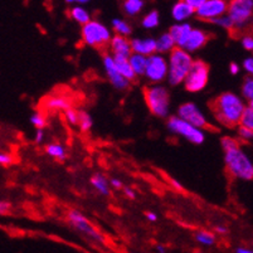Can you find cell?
<instances>
[{
    "label": "cell",
    "instance_id": "6da1fadb",
    "mask_svg": "<svg viewBox=\"0 0 253 253\" xmlns=\"http://www.w3.org/2000/svg\"><path fill=\"white\" fill-rule=\"evenodd\" d=\"M211 107L218 123L225 127H238L247 105L241 96L224 92L211 103Z\"/></svg>",
    "mask_w": 253,
    "mask_h": 253
},
{
    "label": "cell",
    "instance_id": "3957f363",
    "mask_svg": "<svg viewBox=\"0 0 253 253\" xmlns=\"http://www.w3.org/2000/svg\"><path fill=\"white\" fill-rule=\"evenodd\" d=\"M169 75L168 82L171 86H179L184 84L185 78L189 75L193 67L194 59L192 53L186 52L181 48H175L169 54Z\"/></svg>",
    "mask_w": 253,
    "mask_h": 253
},
{
    "label": "cell",
    "instance_id": "db71d44e",
    "mask_svg": "<svg viewBox=\"0 0 253 253\" xmlns=\"http://www.w3.org/2000/svg\"><path fill=\"white\" fill-rule=\"evenodd\" d=\"M248 105H250L251 107H252V109H253V102H250V103H248Z\"/></svg>",
    "mask_w": 253,
    "mask_h": 253
},
{
    "label": "cell",
    "instance_id": "7c38bea8",
    "mask_svg": "<svg viewBox=\"0 0 253 253\" xmlns=\"http://www.w3.org/2000/svg\"><path fill=\"white\" fill-rule=\"evenodd\" d=\"M176 116L183 119L186 123L192 124L195 127L202 128V130H204V128L209 126L207 116L194 102H185L179 106L178 111H176Z\"/></svg>",
    "mask_w": 253,
    "mask_h": 253
},
{
    "label": "cell",
    "instance_id": "30bf717a",
    "mask_svg": "<svg viewBox=\"0 0 253 253\" xmlns=\"http://www.w3.org/2000/svg\"><path fill=\"white\" fill-rule=\"evenodd\" d=\"M67 219L70 222V224L72 225L73 228L77 229L80 233L84 234L86 237L91 238L92 241H96V242H103V237L97 229L91 224L88 219H87L86 215H84L80 211H76V209H71L67 214Z\"/></svg>",
    "mask_w": 253,
    "mask_h": 253
},
{
    "label": "cell",
    "instance_id": "7dc6e473",
    "mask_svg": "<svg viewBox=\"0 0 253 253\" xmlns=\"http://www.w3.org/2000/svg\"><path fill=\"white\" fill-rule=\"evenodd\" d=\"M9 209H10V204L5 201H1V203H0V211H1V214H6Z\"/></svg>",
    "mask_w": 253,
    "mask_h": 253
},
{
    "label": "cell",
    "instance_id": "5bb4252c",
    "mask_svg": "<svg viewBox=\"0 0 253 253\" xmlns=\"http://www.w3.org/2000/svg\"><path fill=\"white\" fill-rule=\"evenodd\" d=\"M209 41V34L207 33L204 29L201 28H193L192 32H190L189 37L186 39L185 44L181 49L186 50V52L193 53L197 52V50L202 49L204 45L208 43Z\"/></svg>",
    "mask_w": 253,
    "mask_h": 253
},
{
    "label": "cell",
    "instance_id": "d590c367",
    "mask_svg": "<svg viewBox=\"0 0 253 253\" xmlns=\"http://www.w3.org/2000/svg\"><path fill=\"white\" fill-rule=\"evenodd\" d=\"M64 119L71 125H78V123H80V111L75 109L67 110V111L64 112Z\"/></svg>",
    "mask_w": 253,
    "mask_h": 253
},
{
    "label": "cell",
    "instance_id": "d6a6232c",
    "mask_svg": "<svg viewBox=\"0 0 253 253\" xmlns=\"http://www.w3.org/2000/svg\"><path fill=\"white\" fill-rule=\"evenodd\" d=\"M241 126H245V127L253 131V109L250 105H247V109L243 114L242 120H241Z\"/></svg>",
    "mask_w": 253,
    "mask_h": 253
},
{
    "label": "cell",
    "instance_id": "d4e9b609",
    "mask_svg": "<svg viewBox=\"0 0 253 253\" xmlns=\"http://www.w3.org/2000/svg\"><path fill=\"white\" fill-rule=\"evenodd\" d=\"M145 8L144 0H125L123 3V10L127 17H136Z\"/></svg>",
    "mask_w": 253,
    "mask_h": 253
},
{
    "label": "cell",
    "instance_id": "4dcf8cb0",
    "mask_svg": "<svg viewBox=\"0 0 253 253\" xmlns=\"http://www.w3.org/2000/svg\"><path fill=\"white\" fill-rule=\"evenodd\" d=\"M78 126L81 128L84 132H87L92 128L93 126V120H92V116L86 111H80V123H78Z\"/></svg>",
    "mask_w": 253,
    "mask_h": 253
},
{
    "label": "cell",
    "instance_id": "c3c4849f",
    "mask_svg": "<svg viewBox=\"0 0 253 253\" xmlns=\"http://www.w3.org/2000/svg\"><path fill=\"white\" fill-rule=\"evenodd\" d=\"M170 184H171V186L175 190H179V192H180V190H183V185H181L180 181H178L176 179L170 178Z\"/></svg>",
    "mask_w": 253,
    "mask_h": 253
},
{
    "label": "cell",
    "instance_id": "484cf974",
    "mask_svg": "<svg viewBox=\"0 0 253 253\" xmlns=\"http://www.w3.org/2000/svg\"><path fill=\"white\" fill-rule=\"evenodd\" d=\"M111 28L114 29V32L116 33V36L125 37L127 38L131 33H132V28L127 22H125L124 19H120V18H114L111 20Z\"/></svg>",
    "mask_w": 253,
    "mask_h": 253
},
{
    "label": "cell",
    "instance_id": "f35d334b",
    "mask_svg": "<svg viewBox=\"0 0 253 253\" xmlns=\"http://www.w3.org/2000/svg\"><path fill=\"white\" fill-rule=\"evenodd\" d=\"M241 43H242V47L245 48L246 50H250V52H252L253 50V36L247 34V36L243 37L242 41H241Z\"/></svg>",
    "mask_w": 253,
    "mask_h": 253
},
{
    "label": "cell",
    "instance_id": "bcb514c9",
    "mask_svg": "<svg viewBox=\"0 0 253 253\" xmlns=\"http://www.w3.org/2000/svg\"><path fill=\"white\" fill-rule=\"evenodd\" d=\"M110 185H111L112 188H115V189H121V188H123V181L117 178H112L111 180H110Z\"/></svg>",
    "mask_w": 253,
    "mask_h": 253
},
{
    "label": "cell",
    "instance_id": "9a60e30c",
    "mask_svg": "<svg viewBox=\"0 0 253 253\" xmlns=\"http://www.w3.org/2000/svg\"><path fill=\"white\" fill-rule=\"evenodd\" d=\"M131 48L132 53L141 54L145 57H150L156 50V39L153 37H144V38H131Z\"/></svg>",
    "mask_w": 253,
    "mask_h": 253
},
{
    "label": "cell",
    "instance_id": "277c9868",
    "mask_svg": "<svg viewBox=\"0 0 253 253\" xmlns=\"http://www.w3.org/2000/svg\"><path fill=\"white\" fill-rule=\"evenodd\" d=\"M144 100L149 111L159 119H167L170 112V93L163 84L145 87Z\"/></svg>",
    "mask_w": 253,
    "mask_h": 253
},
{
    "label": "cell",
    "instance_id": "8992f818",
    "mask_svg": "<svg viewBox=\"0 0 253 253\" xmlns=\"http://www.w3.org/2000/svg\"><path fill=\"white\" fill-rule=\"evenodd\" d=\"M168 128L174 135L184 137L189 142L195 145H202L206 141V132L202 128L193 126L192 124L186 123L178 116H171L167 123Z\"/></svg>",
    "mask_w": 253,
    "mask_h": 253
},
{
    "label": "cell",
    "instance_id": "9c48e42d",
    "mask_svg": "<svg viewBox=\"0 0 253 253\" xmlns=\"http://www.w3.org/2000/svg\"><path fill=\"white\" fill-rule=\"evenodd\" d=\"M169 75V62L163 54L155 53L148 58V67L144 77L153 84H160L164 80H168Z\"/></svg>",
    "mask_w": 253,
    "mask_h": 253
},
{
    "label": "cell",
    "instance_id": "f6af8a7d",
    "mask_svg": "<svg viewBox=\"0 0 253 253\" xmlns=\"http://www.w3.org/2000/svg\"><path fill=\"white\" fill-rule=\"evenodd\" d=\"M66 3L68 4V5H81V6H84V5H87V4H89V1L88 0H67V1H66Z\"/></svg>",
    "mask_w": 253,
    "mask_h": 253
},
{
    "label": "cell",
    "instance_id": "1f68e13d",
    "mask_svg": "<svg viewBox=\"0 0 253 253\" xmlns=\"http://www.w3.org/2000/svg\"><path fill=\"white\" fill-rule=\"evenodd\" d=\"M213 24L218 25L219 28L225 29V31H229V32L233 31L234 29V24H233V22H232L231 18H229L228 14H225V15H223V17L215 19L214 22H213Z\"/></svg>",
    "mask_w": 253,
    "mask_h": 253
},
{
    "label": "cell",
    "instance_id": "f907efd6",
    "mask_svg": "<svg viewBox=\"0 0 253 253\" xmlns=\"http://www.w3.org/2000/svg\"><path fill=\"white\" fill-rule=\"evenodd\" d=\"M215 231H217L218 233H220V234H225L227 232H228V229L225 228L224 225H217V227H215Z\"/></svg>",
    "mask_w": 253,
    "mask_h": 253
},
{
    "label": "cell",
    "instance_id": "7bdbcfd3",
    "mask_svg": "<svg viewBox=\"0 0 253 253\" xmlns=\"http://www.w3.org/2000/svg\"><path fill=\"white\" fill-rule=\"evenodd\" d=\"M186 1H188V4H189V5L192 6L195 11L201 8L204 3V0H186Z\"/></svg>",
    "mask_w": 253,
    "mask_h": 253
},
{
    "label": "cell",
    "instance_id": "7a4b0ae2",
    "mask_svg": "<svg viewBox=\"0 0 253 253\" xmlns=\"http://www.w3.org/2000/svg\"><path fill=\"white\" fill-rule=\"evenodd\" d=\"M224 164L229 175L239 180H253V162L241 146L224 151Z\"/></svg>",
    "mask_w": 253,
    "mask_h": 253
},
{
    "label": "cell",
    "instance_id": "e0dca14e",
    "mask_svg": "<svg viewBox=\"0 0 253 253\" xmlns=\"http://www.w3.org/2000/svg\"><path fill=\"white\" fill-rule=\"evenodd\" d=\"M195 15V10L188 4L186 0L176 1L171 6V17L176 23H186V20Z\"/></svg>",
    "mask_w": 253,
    "mask_h": 253
},
{
    "label": "cell",
    "instance_id": "816d5d0a",
    "mask_svg": "<svg viewBox=\"0 0 253 253\" xmlns=\"http://www.w3.org/2000/svg\"><path fill=\"white\" fill-rule=\"evenodd\" d=\"M237 253H253L252 250H248L245 247H238L237 248Z\"/></svg>",
    "mask_w": 253,
    "mask_h": 253
},
{
    "label": "cell",
    "instance_id": "7402d4cb",
    "mask_svg": "<svg viewBox=\"0 0 253 253\" xmlns=\"http://www.w3.org/2000/svg\"><path fill=\"white\" fill-rule=\"evenodd\" d=\"M70 17H71V19L75 20L76 23L81 24L82 27H84V25H86L87 23H89L92 20L91 13H89V11L84 8V6H81V5L71 6Z\"/></svg>",
    "mask_w": 253,
    "mask_h": 253
},
{
    "label": "cell",
    "instance_id": "4316f807",
    "mask_svg": "<svg viewBox=\"0 0 253 253\" xmlns=\"http://www.w3.org/2000/svg\"><path fill=\"white\" fill-rule=\"evenodd\" d=\"M45 153L53 159H57V160H64L66 156H67V151L63 145L58 144V142H52V144H48L45 146Z\"/></svg>",
    "mask_w": 253,
    "mask_h": 253
},
{
    "label": "cell",
    "instance_id": "5b68a950",
    "mask_svg": "<svg viewBox=\"0 0 253 253\" xmlns=\"http://www.w3.org/2000/svg\"><path fill=\"white\" fill-rule=\"evenodd\" d=\"M82 41L84 44L93 48H103L109 45L112 39L111 29L101 23L100 20L92 19L81 28Z\"/></svg>",
    "mask_w": 253,
    "mask_h": 253
},
{
    "label": "cell",
    "instance_id": "52a82bcc",
    "mask_svg": "<svg viewBox=\"0 0 253 253\" xmlns=\"http://www.w3.org/2000/svg\"><path fill=\"white\" fill-rule=\"evenodd\" d=\"M229 18L234 29H245L253 23V0H231L228 6Z\"/></svg>",
    "mask_w": 253,
    "mask_h": 253
},
{
    "label": "cell",
    "instance_id": "4fadbf2b",
    "mask_svg": "<svg viewBox=\"0 0 253 253\" xmlns=\"http://www.w3.org/2000/svg\"><path fill=\"white\" fill-rule=\"evenodd\" d=\"M103 68H105L106 76L109 78L110 84H111L115 88L120 89V91H124V89L130 87L131 82L128 81V80H126V78L117 71L115 58L112 54H105V56H103Z\"/></svg>",
    "mask_w": 253,
    "mask_h": 253
},
{
    "label": "cell",
    "instance_id": "44dd1931",
    "mask_svg": "<svg viewBox=\"0 0 253 253\" xmlns=\"http://www.w3.org/2000/svg\"><path fill=\"white\" fill-rule=\"evenodd\" d=\"M91 185L95 188L96 190H97L98 193H100L101 195H103V197H107V195H110V181L107 180V178H106L103 174H101V172H96V174H93V175L91 176Z\"/></svg>",
    "mask_w": 253,
    "mask_h": 253
},
{
    "label": "cell",
    "instance_id": "83f0119b",
    "mask_svg": "<svg viewBox=\"0 0 253 253\" xmlns=\"http://www.w3.org/2000/svg\"><path fill=\"white\" fill-rule=\"evenodd\" d=\"M160 23V14L158 10H150L148 14H145L141 20V25L145 29H154L156 28Z\"/></svg>",
    "mask_w": 253,
    "mask_h": 253
},
{
    "label": "cell",
    "instance_id": "f1b7e54d",
    "mask_svg": "<svg viewBox=\"0 0 253 253\" xmlns=\"http://www.w3.org/2000/svg\"><path fill=\"white\" fill-rule=\"evenodd\" d=\"M195 241L203 246H213L215 243V237L209 231H198L195 233Z\"/></svg>",
    "mask_w": 253,
    "mask_h": 253
},
{
    "label": "cell",
    "instance_id": "d6986e66",
    "mask_svg": "<svg viewBox=\"0 0 253 253\" xmlns=\"http://www.w3.org/2000/svg\"><path fill=\"white\" fill-rule=\"evenodd\" d=\"M44 107L49 111H63L66 112L67 110L72 109L71 101L64 96H49L44 100Z\"/></svg>",
    "mask_w": 253,
    "mask_h": 253
},
{
    "label": "cell",
    "instance_id": "2e32d148",
    "mask_svg": "<svg viewBox=\"0 0 253 253\" xmlns=\"http://www.w3.org/2000/svg\"><path fill=\"white\" fill-rule=\"evenodd\" d=\"M111 54L114 57H121V58H130L132 54V48H131V39L120 37L115 34L112 37L111 42L109 44Z\"/></svg>",
    "mask_w": 253,
    "mask_h": 253
},
{
    "label": "cell",
    "instance_id": "9f6ffc18",
    "mask_svg": "<svg viewBox=\"0 0 253 253\" xmlns=\"http://www.w3.org/2000/svg\"><path fill=\"white\" fill-rule=\"evenodd\" d=\"M128 253H132V252H128Z\"/></svg>",
    "mask_w": 253,
    "mask_h": 253
},
{
    "label": "cell",
    "instance_id": "8d00e7d4",
    "mask_svg": "<svg viewBox=\"0 0 253 253\" xmlns=\"http://www.w3.org/2000/svg\"><path fill=\"white\" fill-rule=\"evenodd\" d=\"M237 135H238L239 139L245 140V141H252L253 140V131L245 127V126L239 125L237 127Z\"/></svg>",
    "mask_w": 253,
    "mask_h": 253
},
{
    "label": "cell",
    "instance_id": "8fae6325",
    "mask_svg": "<svg viewBox=\"0 0 253 253\" xmlns=\"http://www.w3.org/2000/svg\"><path fill=\"white\" fill-rule=\"evenodd\" d=\"M229 1L227 0H204L203 5L195 11L198 19L213 23L228 13Z\"/></svg>",
    "mask_w": 253,
    "mask_h": 253
},
{
    "label": "cell",
    "instance_id": "ab89813d",
    "mask_svg": "<svg viewBox=\"0 0 253 253\" xmlns=\"http://www.w3.org/2000/svg\"><path fill=\"white\" fill-rule=\"evenodd\" d=\"M13 163V156L8 153H1L0 154V164L3 167H8Z\"/></svg>",
    "mask_w": 253,
    "mask_h": 253
},
{
    "label": "cell",
    "instance_id": "b9f144b4",
    "mask_svg": "<svg viewBox=\"0 0 253 253\" xmlns=\"http://www.w3.org/2000/svg\"><path fill=\"white\" fill-rule=\"evenodd\" d=\"M124 193H125L126 197H127L128 199H131V201H134L135 198H136V193H135V190L132 189V188H130V186H125V188H124Z\"/></svg>",
    "mask_w": 253,
    "mask_h": 253
},
{
    "label": "cell",
    "instance_id": "ba28073f",
    "mask_svg": "<svg viewBox=\"0 0 253 253\" xmlns=\"http://www.w3.org/2000/svg\"><path fill=\"white\" fill-rule=\"evenodd\" d=\"M209 66L202 59H195L189 75L184 81V88L188 92L197 93L203 91L209 82Z\"/></svg>",
    "mask_w": 253,
    "mask_h": 253
},
{
    "label": "cell",
    "instance_id": "60d3db41",
    "mask_svg": "<svg viewBox=\"0 0 253 253\" xmlns=\"http://www.w3.org/2000/svg\"><path fill=\"white\" fill-rule=\"evenodd\" d=\"M44 137H45V132L43 128H38V130H36V134H34V141L41 144V142L44 140Z\"/></svg>",
    "mask_w": 253,
    "mask_h": 253
},
{
    "label": "cell",
    "instance_id": "f546056e",
    "mask_svg": "<svg viewBox=\"0 0 253 253\" xmlns=\"http://www.w3.org/2000/svg\"><path fill=\"white\" fill-rule=\"evenodd\" d=\"M241 93H242L243 100L248 101V103L253 102V77H247L243 81Z\"/></svg>",
    "mask_w": 253,
    "mask_h": 253
},
{
    "label": "cell",
    "instance_id": "836d02e7",
    "mask_svg": "<svg viewBox=\"0 0 253 253\" xmlns=\"http://www.w3.org/2000/svg\"><path fill=\"white\" fill-rule=\"evenodd\" d=\"M31 124L36 127V130L44 128V126L47 125V120H45V117L41 112H34L31 116Z\"/></svg>",
    "mask_w": 253,
    "mask_h": 253
},
{
    "label": "cell",
    "instance_id": "ffe728a7",
    "mask_svg": "<svg viewBox=\"0 0 253 253\" xmlns=\"http://www.w3.org/2000/svg\"><path fill=\"white\" fill-rule=\"evenodd\" d=\"M175 48H178L175 44V41L172 39L171 34L169 32L163 33L159 38H156V50H158L159 54H163V56L165 53L170 54Z\"/></svg>",
    "mask_w": 253,
    "mask_h": 253
},
{
    "label": "cell",
    "instance_id": "681fc988",
    "mask_svg": "<svg viewBox=\"0 0 253 253\" xmlns=\"http://www.w3.org/2000/svg\"><path fill=\"white\" fill-rule=\"evenodd\" d=\"M146 218H148L150 222H156V220H158V214L154 213V211H148V213H146Z\"/></svg>",
    "mask_w": 253,
    "mask_h": 253
},
{
    "label": "cell",
    "instance_id": "e575fe53",
    "mask_svg": "<svg viewBox=\"0 0 253 253\" xmlns=\"http://www.w3.org/2000/svg\"><path fill=\"white\" fill-rule=\"evenodd\" d=\"M220 146H222L223 151H228L231 149L239 146V142L238 140L232 136H223L222 140H220Z\"/></svg>",
    "mask_w": 253,
    "mask_h": 253
},
{
    "label": "cell",
    "instance_id": "ee69618b",
    "mask_svg": "<svg viewBox=\"0 0 253 253\" xmlns=\"http://www.w3.org/2000/svg\"><path fill=\"white\" fill-rule=\"evenodd\" d=\"M239 71H241V68H239L238 63H236V62H231L229 63V73L232 76H237L239 73Z\"/></svg>",
    "mask_w": 253,
    "mask_h": 253
},
{
    "label": "cell",
    "instance_id": "cb8c5ba5",
    "mask_svg": "<svg viewBox=\"0 0 253 253\" xmlns=\"http://www.w3.org/2000/svg\"><path fill=\"white\" fill-rule=\"evenodd\" d=\"M115 58V63H116V68L126 80L128 81H134L135 78H136V75H135L134 70L131 67L130 62H128L127 58H121V57H114Z\"/></svg>",
    "mask_w": 253,
    "mask_h": 253
},
{
    "label": "cell",
    "instance_id": "11a10c76",
    "mask_svg": "<svg viewBox=\"0 0 253 253\" xmlns=\"http://www.w3.org/2000/svg\"><path fill=\"white\" fill-rule=\"evenodd\" d=\"M195 253H202V252H195Z\"/></svg>",
    "mask_w": 253,
    "mask_h": 253
},
{
    "label": "cell",
    "instance_id": "ac0fdd59",
    "mask_svg": "<svg viewBox=\"0 0 253 253\" xmlns=\"http://www.w3.org/2000/svg\"><path fill=\"white\" fill-rule=\"evenodd\" d=\"M193 27L189 23H176V24L171 25V28L169 29V33L171 34L172 39L175 41V44L178 48H183L185 44L186 39L189 37L190 32H192Z\"/></svg>",
    "mask_w": 253,
    "mask_h": 253
},
{
    "label": "cell",
    "instance_id": "f5cc1de1",
    "mask_svg": "<svg viewBox=\"0 0 253 253\" xmlns=\"http://www.w3.org/2000/svg\"><path fill=\"white\" fill-rule=\"evenodd\" d=\"M156 252H158V253H167V251H165V248L163 247L162 245H158V246H156Z\"/></svg>",
    "mask_w": 253,
    "mask_h": 253
},
{
    "label": "cell",
    "instance_id": "74e56055",
    "mask_svg": "<svg viewBox=\"0 0 253 253\" xmlns=\"http://www.w3.org/2000/svg\"><path fill=\"white\" fill-rule=\"evenodd\" d=\"M242 68L247 72L248 77H253V56L245 58L242 63Z\"/></svg>",
    "mask_w": 253,
    "mask_h": 253
},
{
    "label": "cell",
    "instance_id": "603a6c76",
    "mask_svg": "<svg viewBox=\"0 0 253 253\" xmlns=\"http://www.w3.org/2000/svg\"><path fill=\"white\" fill-rule=\"evenodd\" d=\"M148 58L149 57L141 56V54H136V53H132L131 57L128 58L131 67L134 70L135 75L137 76H144L146 67H148Z\"/></svg>",
    "mask_w": 253,
    "mask_h": 253
}]
</instances>
